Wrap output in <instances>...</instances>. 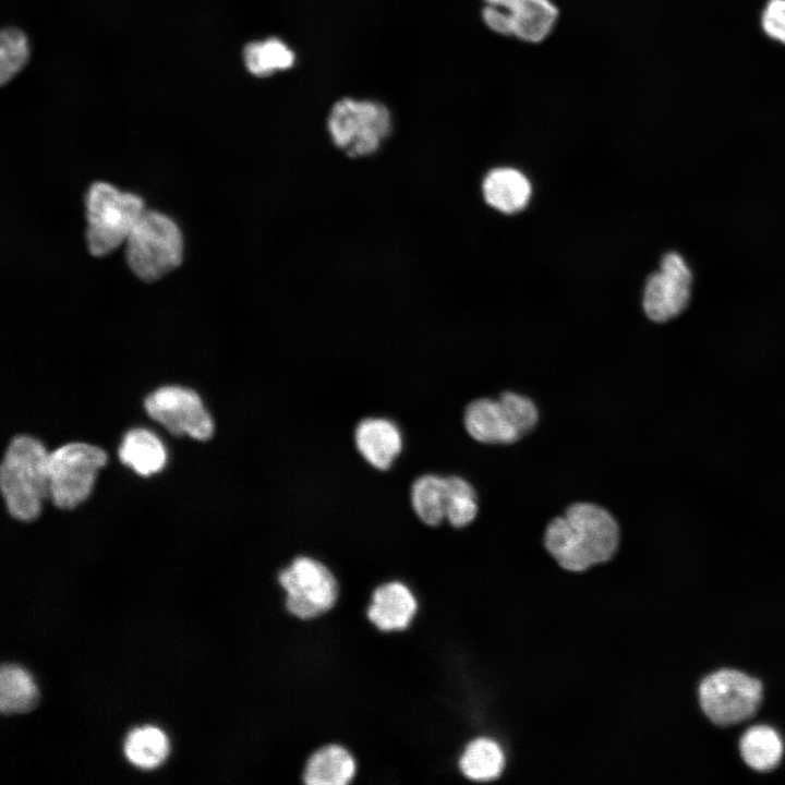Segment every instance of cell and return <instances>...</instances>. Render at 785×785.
<instances>
[{"mask_svg": "<svg viewBox=\"0 0 785 785\" xmlns=\"http://www.w3.org/2000/svg\"><path fill=\"white\" fill-rule=\"evenodd\" d=\"M107 454L97 446L70 443L49 454V496L61 509H71L90 494L98 470Z\"/></svg>", "mask_w": 785, "mask_h": 785, "instance_id": "cell-7", "label": "cell"}, {"mask_svg": "<svg viewBox=\"0 0 785 785\" xmlns=\"http://www.w3.org/2000/svg\"><path fill=\"white\" fill-rule=\"evenodd\" d=\"M183 256L182 233L177 224L156 210H144L131 230L125 261L132 273L153 282L177 268Z\"/></svg>", "mask_w": 785, "mask_h": 785, "instance_id": "cell-5", "label": "cell"}, {"mask_svg": "<svg viewBox=\"0 0 785 785\" xmlns=\"http://www.w3.org/2000/svg\"><path fill=\"white\" fill-rule=\"evenodd\" d=\"M482 19L499 35L538 44L554 31L558 9L552 0H483Z\"/></svg>", "mask_w": 785, "mask_h": 785, "instance_id": "cell-9", "label": "cell"}, {"mask_svg": "<svg viewBox=\"0 0 785 785\" xmlns=\"http://www.w3.org/2000/svg\"><path fill=\"white\" fill-rule=\"evenodd\" d=\"M462 424L467 434L482 445L508 446L523 438L497 397L470 400L462 411Z\"/></svg>", "mask_w": 785, "mask_h": 785, "instance_id": "cell-12", "label": "cell"}, {"mask_svg": "<svg viewBox=\"0 0 785 785\" xmlns=\"http://www.w3.org/2000/svg\"><path fill=\"white\" fill-rule=\"evenodd\" d=\"M48 458L38 439L15 436L9 444L0 469L1 492L8 511L21 521L36 519L49 495Z\"/></svg>", "mask_w": 785, "mask_h": 785, "instance_id": "cell-2", "label": "cell"}, {"mask_svg": "<svg viewBox=\"0 0 785 785\" xmlns=\"http://www.w3.org/2000/svg\"><path fill=\"white\" fill-rule=\"evenodd\" d=\"M446 521L455 529L470 527L480 512V495L475 485L462 474H447Z\"/></svg>", "mask_w": 785, "mask_h": 785, "instance_id": "cell-22", "label": "cell"}, {"mask_svg": "<svg viewBox=\"0 0 785 785\" xmlns=\"http://www.w3.org/2000/svg\"><path fill=\"white\" fill-rule=\"evenodd\" d=\"M620 538V523L608 508L578 500L547 522L542 541L559 567L582 572L609 561L619 550Z\"/></svg>", "mask_w": 785, "mask_h": 785, "instance_id": "cell-1", "label": "cell"}, {"mask_svg": "<svg viewBox=\"0 0 785 785\" xmlns=\"http://www.w3.org/2000/svg\"><path fill=\"white\" fill-rule=\"evenodd\" d=\"M39 699L31 674L21 666L5 664L0 669V711L21 714L32 711Z\"/></svg>", "mask_w": 785, "mask_h": 785, "instance_id": "cell-19", "label": "cell"}, {"mask_svg": "<svg viewBox=\"0 0 785 785\" xmlns=\"http://www.w3.org/2000/svg\"><path fill=\"white\" fill-rule=\"evenodd\" d=\"M144 407L152 419L173 435H188L197 440L213 436V419L201 397L190 388L160 387L145 398Z\"/></svg>", "mask_w": 785, "mask_h": 785, "instance_id": "cell-10", "label": "cell"}, {"mask_svg": "<svg viewBox=\"0 0 785 785\" xmlns=\"http://www.w3.org/2000/svg\"><path fill=\"white\" fill-rule=\"evenodd\" d=\"M86 241L94 256H105L126 241L144 212L143 200L121 192L107 182H94L87 190Z\"/></svg>", "mask_w": 785, "mask_h": 785, "instance_id": "cell-6", "label": "cell"}, {"mask_svg": "<svg viewBox=\"0 0 785 785\" xmlns=\"http://www.w3.org/2000/svg\"><path fill=\"white\" fill-rule=\"evenodd\" d=\"M28 57L27 38L17 28H5L0 35V84L8 83L24 67Z\"/></svg>", "mask_w": 785, "mask_h": 785, "instance_id": "cell-25", "label": "cell"}, {"mask_svg": "<svg viewBox=\"0 0 785 785\" xmlns=\"http://www.w3.org/2000/svg\"><path fill=\"white\" fill-rule=\"evenodd\" d=\"M445 475L425 473L411 486L410 499L418 518L430 527H438L446 520Z\"/></svg>", "mask_w": 785, "mask_h": 785, "instance_id": "cell-20", "label": "cell"}, {"mask_svg": "<svg viewBox=\"0 0 785 785\" xmlns=\"http://www.w3.org/2000/svg\"><path fill=\"white\" fill-rule=\"evenodd\" d=\"M355 446L372 467L387 470L402 450L399 427L385 418H366L354 432Z\"/></svg>", "mask_w": 785, "mask_h": 785, "instance_id": "cell-13", "label": "cell"}, {"mask_svg": "<svg viewBox=\"0 0 785 785\" xmlns=\"http://www.w3.org/2000/svg\"><path fill=\"white\" fill-rule=\"evenodd\" d=\"M698 705L706 720L721 728L751 720L764 699L761 679L735 667H720L698 683Z\"/></svg>", "mask_w": 785, "mask_h": 785, "instance_id": "cell-3", "label": "cell"}, {"mask_svg": "<svg viewBox=\"0 0 785 785\" xmlns=\"http://www.w3.org/2000/svg\"><path fill=\"white\" fill-rule=\"evenodd\" d=\"M355 771V760L346 748L327 745L309 758L303 782L307 785H346L352 781Z\"/></svg>", "mask_w": 785, "mask_h": 785, "instance_id": "cell-17", "label": "cell"}, {"mask_svg": "<svg viewBox=\"0 0 785 785\" xmlns=\"http://www.w3.org/2000/svg\"><path fill=\"white\" fill-rule=\"evenodd\" d=\"M504 765L505 758L499 746L485 738L470 742L459 761V768L463 775L476 782L497 778Z\"/></svg>", "mask_w": 785, "mask_h": 785, "instance_id": "cell-23", "label": "cell"}, {"mask_svg": "<svg viewBox=\"0 0 785 785\" xmlns=\"http://www.w3.org/2000/svg\"><path fill=\"white\" fill-rule=\"evenodd\" d=\"M243 57L246 69L256 76H268L289 69L294 62L293 51L276 37L250 43Z\"/></svg>", "mask_w": 785, "mask_h": 785, "instance_id": "cell-24", "label": "cell"}, {"mask_svg": "<svg viewBox=\"0 0 785 785\" xmlns=\"http://www.w3.org/2000/svg\"><path fill=\"white\" fill-rule=\"evenodd\" d=\"M326 126L337 149L360 159L383 148L392 133V118L382 102L343 98L331 107Z\"/></svg>", "mask_w": 785, "mask_h": 785, "instance_id": "cell-4", "label": "cell"}, {"mask_svg": "<svg viewBox=\"0 0 785 785\" xmlns=\"http://www.w3.org/2000/svg\"><path fill=\"white\" fill-rule=\"evenodd\" d=\"M118 454L125 466L142 476L159 472L167 461L162 442L143 427L132 428L123 436Z\"/></svg>", "mask_w": 785, "mask_h": 785, "instance_id": "cell-18", "label": "cell"}, {"mask_svg": "<svg viewBox=\"0 0 785 785\" xmlns=\"http://www.w3.org/2000/svg\"><path fill=\"white\" fill-rule=\"evenodd\" d=\"M761 25L770 38L785 45V0H770L766 3Z\"/></svg>", "mask_w": 785, "mask_h": 785, "instance_id": "cell-26", "label": "cell"}, {"mask_svg": "<svg viewBox=\"0 0 785 785\" xmlns=\"http://www.w3.org/2000/svg\"><path fill=\"white\" fill-rule=\"evenodd\" d=\"M286 592L287 609L301 619L315 618L329 611L338 597V583L321 561L299 556L279 573Z\"/></svg>", "mask_w": 785, "mask_h": 785, "instance_id": "cell-8", "label": "cell"}, {"mask_svg": "<svg viewBox=\"0 0 785 785\" xmlns=\"http://www.w3.org/2000/svg\"><path fill=\"white\" fill-rule=\"evenodd\" d=\"M124 754L136 768L153 770L167 759L170 746L167 735L155 726L134 728L124 741Z\"/></svg>", "mask_w": 785, "mask_h": 785, "instance_id": "cell-21", "label": "cell"}, {"mask_svg": "<svg viewBox=\"0 0 785 785\" xmlns=\"http://www.w3.org/2000/svg\"><path fill=\"white\" fill-rule=\"evenodd\" d=\"M416 609L418 603L411 590L399 581H391L375 589L367 617L382 631H398L410 625Z\"/></svg>", "mask_w": 785, "mask_h": 785, "instance_id": "cell-14", "label": "cell"}, {"mask_svg": "<svg viewBox=\"0 0 785 785\" xmlns=\"http://www.w3.org/2000/svg\"><path fill=\"white\" fill-rule=\"evenodd\" d=\"M740 759L758 773L776 770L785 756V740L772 725L754 724L746 728L737 744Z\"/></svg>", "mask_w": 785, "mask_h": 785, "instance_id": "cell-15", "label": "cell"}, {"mask_svg": "<svg viewBox=\"0 0 785 785\" xmlns=\"http://www.w3.org/2000/svg\"><path fill=\"white\" fill-rule=\"evenodd\" d=\"M485 202L505 214H514L526 207L531 196L527 177L514 168H496L490 171L482 185Z\"/></svg>", "mask_w": 785, "mask_h": 785, "instance_id": "cell-16", "label": "cell"}, {"mask_svg": "<svg viewBox=\"0 0 785 785\" xmlns=\"http://www.w3.org/2000/svg\"><path fill=\"white\" fill-rule=\"evenodd\" d=\"M692 275L685 259L677 253L664 255L660 269L645 283L642 306L653 322L664 323L679 315L691 294Z\"/></svg>", "mask_w": 785, "mask_h": 785, "instance_id": "cell-11", "label": "cell"}]
</instances>
